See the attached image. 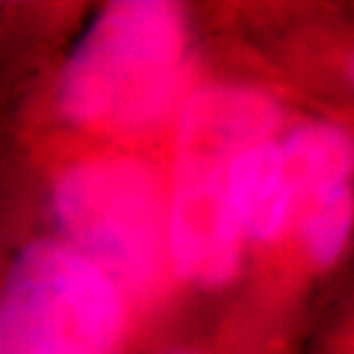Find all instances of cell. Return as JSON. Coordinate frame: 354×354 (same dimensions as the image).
I'll use <instances>...</instances> for the list:
<instances>
[{
    "mask_svg": "<svg viewBox=\"0 0 354 354\" xmlns=\"http://www.w3.org/2000/svg\"><path fill=\"white\" fill-rule=\"evenodd\" d=\"M186 24L162 0L106 6L59 77V106L101 133H136L171 106L183 77Z\"/></svg>",
    "mask_w": 354,
    "mask_h": 354,
    "instance_id": "7a4b0ae2",
    "label": "cell"
},
{
    "mask_svg": "<svg viewBox=\"0 0 354 354\" xmlns=\"http://www.w3.org/2000/svg\"><path fill=\"white\" fill-rule=\"evenodd\" d=\"M53 209L71 248L118 290H145L165 251V201L145 162L97 157L77 162L53 189Z\"/></svg>",
    "mask_w": 354,
    "mask_h": 354,
    "instance_id": "277c9868",
    "label": "cell"
},
{
    "mask_svg": "<svg viewBox=\"0 0 354 354\" xmlns=\"http://www.w3.org/2000/svg\"><path fill=\"white\" fill-rule=\"evenodd\" d=\"M227 207L242 239H278L292 225V192L278 142L263 139L230 165Z\"/></svg>",
    "mask_w": 354,
    "mask_h": 354,
    "instance_id": "8992f818",
    "label": "cell"
},
{
    "mask_svg": "<svg viewBox=\"0 0 354 354\" xmlns=\"http://www.w3.org/2000/svg\"><path fill=\"white\" fill-rule=\"evenodd\" d=\"M121 290L68 242H32L0 295V354H113Z\"/></svg>",
    "mask_w": 354,
    "mask_h": 354,
    "instance_id": "3957f363",
    "label": "cell"
},
{
    "mask_svg": "<svg viewBox=\"0 0 354 354\" xmlns=\"http://www.w3.org/2000/svg\"><path fill=\"white\" fill-rule=\"evenodd\" d=\"M278 106L263 92L216 86L189 97L174 142V192L165 207V248L186 281L218 286L242 260V234L227 207L230 165L272 139Z\"/></svg>",
    "mask_w": 354,
    "mask_h": 354,
    "instance_id": "6da1fadb",
    "label": "cell"
},
{
    "mask_svg": "<svg viewBox=\"0 0 354 354\" xmlns=\"http://www.w3.org/2000/svg\"><path fill=\"white\" fill-rule=\"evenodd\" d=\"M292 192V221L319 266L339 260L351 234V139L337 124H304L281 145Z\"/></svg>",
    "mask_w": 354,
    "mask_h": 354,
    "instance_id": "5b68a950",
    "label": "cell"
}]
</instances>
